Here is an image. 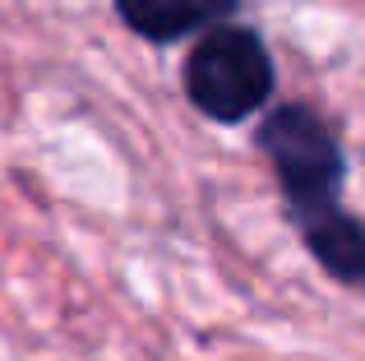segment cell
Here are the masks:
<instances>
[{
  "instance_id": "cell-1",
  "label": "cell",
  "mask_w": 365,
  "mask_h": 361,
  "mask_svg": "<svg viewBox=\"0 0 365 361\" xmlns=\"http://www.w3.org/2000/svg\"><path fill=\"white\" fill-rule=\"evenodd\" d=\"M180 83L199 116H208L213 126H241L273 102L277 70L255 28L213 24L190 46Z\"/></svg>"
},
{
  "instance_id": "cell-2",
  "label": "cell",
  "mask_w": 365,
  "mask_h": 361,
  "mask_svg": "<svg viewBox=\"0 0 365 361\" xmlns=\"http://www.w3.org/2000/svg\"><path fill=\"white\" fill-rule=\"evenodd\" d=\"M259 153L268 158L282 190L287 218L314 213V208L342 204V180H347V153H342L333 126L310 102H282L268 107L255 130Z\"/></svg>"
},
{
  "instance_id": "cell-3",
  "label": "cell",
  "mask_w": 365,
  "mask_h": 361,
  "mask_svg": "<svg viewBox=\"0 0 365 361\" xmlns=\"http://www.w3.org/2000/svg\"><path fill=\"white\" fill-rule=\"evenodd\" d=\"M287 223L296 227L310 260L333 283L365 292V223L361 218H351L342 204H329V208H314V213H296Z\"/></svg>"
},
{
  "instance_id": "cell-4",
  "label": "cell",
  "mask_w": 365,
  "mask_h": 361,
  "mask_svg": "<svg viewBox=\"0 0 365 361\" xmlns=\"http://www.w3.org/2000/svg\"><path fill=\"white\" fill-rule=\"evenodd\" d=\"M236 9L241 0H116L120 24L153 46H171L213 24H227Z\"/></svg>"
}]
</instances>
